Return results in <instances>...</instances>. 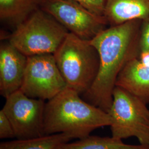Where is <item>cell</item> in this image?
<instances>
[{
	"label": "cell",
	"instance_id": "obj_13",
	"mask_svg": "<svg viewBox=\"0 0 149 149\" xmlns=\"http://www.w3.org/2000/svg\"><path fill=\"white\" fill-rule=\"evenodd\" d=\"M55 149H149V146L129 145L122 140L113 137H101L89 135L74 142H67L59 145Z\"/></svg>",
	"mask_w": 149,
	"mask_h": 149
},
{
	"label": "cell",
	"instance_id": "obj_12",
	"mask_svg": "<svg viewBox=\"0 0 149 149\" xmlns=\"http://www.w3.org/2000/svg\"><path fill=\"white\" fill-rule=\"evenodd\" d=\"M44 0H0L1 21L15 27L41 8Z\"/></svg>",
	"mask_w": 149,
	"mask_h": 149
},
{
	"label": "cell",
	"instance_id": "obj_15",
	"mask_svg": "<svg viewBox=\"0 0 149 149\" xmlns=\"http://www.w3.org/2000/svg\"><path fill=\"white\" fill-rule=\"evenodd\" d=\"M96 15L104 17L107 0H71Z\"/></svg>",
	"mask_w": 149,
	"mask_h": 149
},
{
	"label": "cell",
	"instance_id": "obj_1",
	"mask_svg": "<svg viewBox=\"0 0 149 149\" xmlns=\"http://www.w3.org/2000/svg\"><path fill=\"white\" fill-rule=\"evenodd\" d=\"M141 19L109 26L99 33L90 42L98 52L100 66L84 100L108 113L112 106L113 92L118 76L132 59L139 58Z\"/></svg>",
	"mask_w": 149,
	"mask_h": 149
},
{
	"label": "cell",
	"instance_id": "obj_6",
	"mask_svg": "<svg viewBox=\"0 0 149 149\" xmlns=\"http://www.w3.org/2000/svg\"><path fill=\"white\" fill-rule=\"evenodd\" d=\"M67 87L53 54L28 56L21 90L27 96L48 101Z\"/></svg>",
	"mask_w": 149,
	"mask_h": 149
},
{
	"label": "cell",
	"instance_id": "obj_4",
	"mask_svg": "<svg viewBox=\"0 0 149 149\" xmlns=\"http://www.w3.org/2000/svg\"><path fill=\"white\" fill-rule=\"evenodd\" d=\"M69 32L41 8L17 26L8 42L27 56L54 54Z\"/></svg>",
	"mask_w": 149,
	"mask_h": 149
},
{
	"label": "cell",
	"instance_id": "obj_16",
	"mask_svg": "<svg viewBox=\"0 0 149 149\" xmlns=\"http://www.w3.org/2000/svg\"><path fill=\"white\" fill-rule=\"evenodd\" d=\"M139 47L140 54H149V16L141 20Z\"/></svg>",
	"mask_w": 149,
	"mask_h": 149
},
{
	"label": "cell",
	"instance_id": "obj_7",
	"mask_svg": "<svg viewBox=\"0 0 149 149\" xmlns=\"http://www.w3.org/2000/svg\"><path fill=\"white\" fill-rule=\"evenodd\" d=\"M45 101L31 98L21 90L6 98L2 110L10 120L17 139L45 135Z\"/></svg>",
	"mask_w": 149,
	"mask_h": 149
},
{
	"label": "cell",
	"instance_id": "obj_11",
	"mask_svg": "<svg viewBox=\"0 0 149 149\" xmlns=\"http://www.w3.org/2000/svg\"><path fill=\"white\" fill-rule=\"evenodd\" d=\"M149 16V0H107L104 17L109 26L143 20Z\"/></svg>",
	"mask_w": 149,
	"mask_h": 149
},
{
	"label": "cell",
	"instance_id": "obj_17",
	"mask_svg": "<svg viewBox=\"0 0 149 149\" xmlns=\"http://www.w3.org/2000/svg\"><path fill=\"white\" fill-rule=\"evenodd\" d=\"M15 138L13 127L10 120L1 109L0 111V138Z\"/></svg>",
	"mask_w": 149,
	"mask_h": 149
},
{
	"label": "cell",
	"instance_id": "obj_5",
	"mask_svg": "<svg viewBox=\"0 0 149 149\" xmlns=\"http://www.w3.org/2000/svg\"><path fill=\"white\" fill-rule=\"evenodd\" d=\"M108 113L112 118V137L120 140L135 137L140 144L149 146V109L145 103L116 86Z\"/></svg>",
	"mask_w": 149,
	"mask_h": 149
},
{
	"label": "cell",
	"instance_id": "obj_2",
	"mask_svg": "<svg viewBox=\"0 0 149 149\" xmlns=\"http://www.w3.org/2000/svg\"><path fill=\"white\" fill-rule=\"evenodd\" d=\"M77 92L66 87L47 101L44 114L45 135L64 133L74 139L90 135L98 128L110 126L108 113L82 99Z\"/></svg>",
	"mask_w": 149,
	"mask_h": 149
},
{
	"label": "cell",
	"instance_id": "obj_10",
	"mask_svg": "<svg viewBox=\"0 0 149 149\" xmlns=\"http://www.w3.org/2000/svg\"><path fill=\"white\" fill-rule=\"evenodd\" d=\"M116 86L149 103V65L139 58L132 59L118 76Z\"/></svg>",
	"mask_w": 149,
	"mask_h": 149
},
{
	"label": "cell",
	"instance_id": "obj_3",
	"mask_svg": "<svg viewBox=\"0 0 149 149\" xmlns=\"http://www.w3.org/2000/svg\"><path fill=\"white\" fill-rule=\"evenodd\" d=\"M53 55L67 87L84 95L93 83L100 66L99 55L90 40L69 32Z\"/></svg>",
	"mask_w": 149,
	"mask_h": 149
},
{
	"label": "cell",
	"instance_id": "obj_8",
	"mask_svg": "<svg viewBox=\"0 0 149 149\" xmlns=\"http://www.w3.org/2000/svg\"><path fill=\"white\" fill-rule=\"evenodd\" d=\"M41 9L70 33L87 40H91L108 26L104 17L96 15L71 0H44Z\"/></svg>",
	"mask_w": 149,
	"mask_h": 149
},
{
	"label": "cell",
	"instance_id": "obj_9",
	"mask_svg": "<svg viewBox=\"0 0 149 149\" xmlns=\"http://www.w3.org/2000/svg\"><path fill=\"white\" fill-rule=\"evenodd\" d=\"M28 56L9 42L0 47V94L6 98L21 88Z\"/></svg>",
	"mask_w": 149,
	"mask_h": 149
},
{
	"label": "cell",
	"instance_id": "obj_14",
	"mask_svg": "<svg viewBox=\"0 0 149 149\" xmlns=\"http://www.w3.org/2000/svg\"><path fill=\"white\" fill-rule=\"evenodd\" d=\"M74 138L69 134L60 133L45 135L42 136L3 141L0 149H55L61 144L69 142Z\"/></svg>",
	"mask_w": 149,
	"mask_h": 149
}]
</instances>
